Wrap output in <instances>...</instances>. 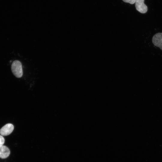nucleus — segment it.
I'll return each instance as SVG.
<instances>
[{
    "mask_svg": "<svg viewBox=\"0 0 162 162\" xmlns=\"http://www.w3.org/2000/svg\"><path fill=\"white\" fill-rule=\"evenodd\" d=\"M11 70L14 75L17 78L21 77L23 74L22 65L18 60H15L12 63Z\"/></svg>",
    "mask_w": 162,
    "mask_h": 162,
    "instance_id": "nucleus-1",
    "label": "nucleus"
},
{
    "mask_svg": "<svg viewBox=\"0 0 162 162\" xmlns=\"http://www.w3.org/2000/svg\"><path fill=\"white\" fill-rule=\"evenodd\" d=\"M144 0H136L135 6L136 10L142 14L146 13L148 7L144 3Z\"/></svg>",
    "mask_w": 162,
    "mask_h": 162,
    "instance_id": "nucleus-2",
    "label": "nucleus"
},
{
    "mask_svg": "<svg viewBox=\"0 0 162 162\" xmlns=\"http://www.w3.org/2000/svg\"><path fill=\"white\" fill-rule=\"evenodd\" d=\"M14 126L11 124H6L0 130V134L2 136H6L10 134L13 131Z\"/></svg>",
    "mask_w": 162,
    "mask_h": 162,
    "instance_id": "nucleus-3",
    "label": "nucleus"
},
{
    "mask_svg": "<svg viewBox=\"0 0 162 162\" xmlns=\"http://www.w3.org/2000/svg\"><path fill=\"white\" fill-rule=\"evenodd\" d=\"M152 42L155 46L162 50V33H158L155 34L152 37Z\"/></svg>",
    "mask_w": 162,
    "mask_h": 162,
    "instance_id": "nucleus-4",
    "label": "nucleus"
},
{
    "mask_svg": "<svg viewBox=\"0 0 162 162\" xmlns=\"http://www.w3.org/2000/svg\"><path fill=\"white\" fill-rule=\"evenodd\" d=\"M10 154V151L8 147L4 145L0 146V158L2 159L7 158Z\"/></svg>",
    "mask_w": 162,
    "mask_h": 162,
    "instance_id": "nucleus-5",
    "label": "nucleus"
},
{
    "mask_svg": "<svg viewBox=\"0 0 162 162\" xmlns=\"http://www.w3.org/2000/svg\"><path fill=\"white\" fill-rule=\"evenodd\" d=\"M4 141L5 140L3 136L0 135V146L3 145Z\"/></svg>",
    "mask_w": 162,
    "mask_h": 162,
    "instance_id": "nucleus-6",
    "label": "nucleus"
},
{
    "mask_svg": "<svg viewBox=\"0 0 162 162\" xmlns=\"http://www.w3.org/2000/svg\"><path fill=\"white\" fill-rule=\"evenodd\" d=\"M125 2L129 3L131 4H133L135 3L136 0H122Z\"/></svg>",
    "mask_w": 162,
    "mask_h": 162,
    "instance_id": "nucleus-7",
    "label": "nucleus"
}]
</instances>
